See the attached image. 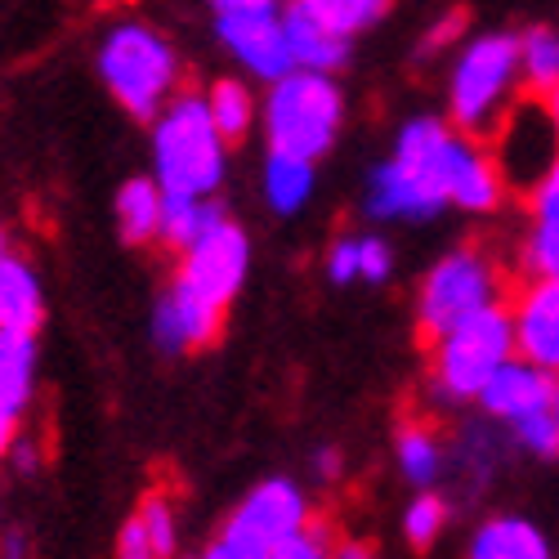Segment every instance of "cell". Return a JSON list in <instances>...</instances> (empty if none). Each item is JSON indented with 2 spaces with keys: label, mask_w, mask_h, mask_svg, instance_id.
Returning a JSON list of instances; mask_svg holds the SVG:
<instances>
[{
  "label": "cell",
  "mask_w": 559,
  "mask_h": 559,
  "mask_svg": "<svg viewBox=\"0 0 559 559\" xmlns=\"http://www.w3.org/2000/svg\"><path fill=\"white\" fill-rule=\"evenodd\" d=\"M452 121L416 117L399 130L394 157L367 175V215L371 219H435L448 202L443 189V148L452 139Z\"/></svg>",
  "instance_id": "cell-1"
},
{
  "label": "cell",
  "mask_w": 559,
  "mask_h": 559,
  "mask_svg": "<svg viewBox=\"0 0 559 559\" xmlns=\"http://www.w3.org/2000/svg\"><path fill=\"white\" fill-rule=\"evenodd\" d=\"M228 166V139L219 134L206 95H175L153 117V179L166 193L215 198Z\"/></svg>",
  "instance_id": "cell-2"
},
{
  "label": "cell",
  "mask_w": 559,
  "mask_h": 559,
  "mask_svg": "<svg viewBox=\"0 0 559 559\" xmlns=\"http://www.w3.org/2000/svg\"><path fill=\"white\" fill-rule=\"evenodd\" d=\"M524 85L520 72V36L510 32H488L475 36L452 63L448 81V121L465 134H475L479 144L492 139L501 126L506 108L515 104V90Z\"/></svg>",
  "instance_id": "cell-3"
},
{
  "label": "cell",
  "mask_w": 559,
  "mask_h": 559,
  "mask_svg": "<svg viewBox=\"0 0 559 559\" xmlns=\"http://www.w3.org/2000/svg\"><path fill=\"white\" fill-rule=\"evenodd\" d=\"M515 354V318L510 305L497 300L430 341V385L448 403H479L492 371Z\"/></svg>",
  "instance_id": "cell-4"
},
{
  "label": "cell",
  "mask_w": 559,
  "mask_h": 559,
  "mask_svg": "<svg viewBox=\"0 0 559 559\" xmlns=\"http://www.w3.org/2000/svg\"><path fill=\"white\" fill-rule=\"evenodd\" d=\"M264 134L269 148L277 153H296V157H328L341 121H345V95L332 81V72H309L292 68L287 76L269 81V99H264Z\"/></svg>",
  "instance_id": "cell-5"
},
{
  "label": "cell",
  "mask_w": 559,
  "mask_h": 559,
  "mask_svg": "<svg viewBox=\"0 0 559 559\" xmlns=\"http://www.w3.org/2000/svg\"><path fill=\"white\" fill-rule=\"evenodd\" d=\"M99 76L130 117L153 121L175 99L179 55L157 27L117 23V27H108V36L99 45Z\"/></svg>",
  "instance_id": "cell-6"
},
{
  "label": "cell",
  "mask_w": 559,
  "mask_h": 559,
  "mask_svg": "<svg viewBox=\"0 0 559 559\" xmlns=\"http://www.w3.org/2000/svg\"><path fill=\"white\" fill-rule=\"evenodd\" d=\"M309 501L292 479H264L247 492V501L224 520L215 542L206 546L211 559H283L287 542L309 524Z\"/></svg>",
  "instance_id": "cell-7"
},
{
  "label": "cell",
  "mask_w": 559,
  "mask_h": 559,
  "mask_svg": "<svg viewBox=\"0 0 559 559\" xmlns=\"http://www.w3.org/2000/svg\"><path fill=\"white\" fill-rule=\"evenodd\" d=\"M497 300H501V277L492 260L479 247H461L426 273L421 296H416V328H421L426 341H435L448 328H456L461 318H471Z\"/></svg>",
  "instance_id": "cell-8"
},
{
  "label": "cell",
  "mask_w": 559,
  "mask_h": 559,
  "mask_svg": "<svg viewBox=\"0 0 559 559\" xmlns=\"http://www.w3.org/2000/svg\"><path fill=\"white\" fill-rule=\"evenodd\" d=\"M488 144H492V162L506 179V189L533 193L537 183L550 175V166L559 162V130H555L546 95L510 104Z\"/></svg>",
  "instance_id": "cell-9"
},
{
  "label": "cell",
  "mask_w": 559,
  "mask_h": 559,
  "mask_svg": "<svg viewBox=\"0 0 559 559\" xmlns=\"http://www.w3.org/2000/svg\"><path fill=\"white\" fill-rule=\"evenodd\" d=\"M247 269H251V242L242 224H233L228 215H219L193 247L179 251V283L193 287L202 300L228 309L233 296L242 292L247 283Z\"/></svg>",
  "instance_id": "cell-10"
},
{
  "label": "cell",
  "mask_w": 559,
  "mask_h": 559,
  "mask_svg": "<svg viewBox=\"0 0 559 559\" xmlns=\"http://www.w3.org/2000/svg\"><path fill=\"white\" fill-rule=\"evenodd\" d=\"M215 32L224 40V50L260 81H277L296 68L292 45H287V27H283V10H273V14H215Z\"/></svg>",
  "instance_id": "cell-11"
},
{
  "label": "cell",
  "mask_w": 559,
  "mask_h": 559,
  "mask_svg": "<svg viewBox=\"0 0 559 559\" xmlns=\"http://www.w3.org/2000/svg\"><path fill=\"white\" fill-rule=\"evenodd\" d=\"M443 189H448L452 206L471 211V215H488L501 206L506 179H501L492 153L475 144V134L452 130L448 148H443Z\"/></svg>",
  "instance_id": "cell-12"
},
{
  "label": "cell",
  "mask_w": 559,
  "mask_h": 559,
  "mask_svg": "<svg viewBox=\"0 0 559 559\" xmlns=\"http://www.w3.org/2000/svg\"><path fill=\"white\" fill-rule=\"evenodd\" d=\"M219 318L224 309L202 300L193 287H183L179 277L166 287V296L153 309V341L166 354H189V349H206L219 336Z\"/></svg>",
  "instance_id": "cell-13"
},
{
  "label": "cell",
  "mask_w": 559,
  "mask_h": 559,
  "mask_svg": "<svg viewBox=\"0 0 559 559\" xmlns=\"http://www.w3.org/2000/svg\"><path fill=\"white\" fill-rule=\"evenodd\" d=\"M515 345L524 358L559 371V273H533V283L510 305Z\"/></svg>",
  "instance_id": "cell-14"
},
{
  "label": "cell",
  "mask_w": 559,
  "mask_h": 559,
  "mask_svg": "<svg viewBox=\"0 0 559 559\" xmlns=\"http://www.w3.org/2000/svg\"><path fill=\"white\" fill-rule=\"evenodd\" d=\"M550 399H555V371H546L542 362L515 354V358H506L492 371V381L479 394V407L492 416V421L515 426L520 416H533V412L550 407Z\"/></svg>",
  "instance_id": "cell-15"
},
{
  "label": "cell",
  "mask_w": 559,
  "mask_h": 559,
  "mask_svg": "<svg viewBox=\"0 0 559 559\" xmlns=\"http://www.w3.org/2000/svg\"><path fill=\"white\" fill-rule=\"evenodd\" d=\"M283 27H287V45H292V59L296 68L309 72H341L349 63V40L345 32H336L332 23H322L305 0H292L283 10Z\"/></svg>",
  "instance_id": "cell-16"
},
{
  "label": "cell",
  "mask_w": 559,
  "mask_h": 559,
  "mask_svg": "<svg viewBox=\"0 0 559 559\" xmlns=\"http://www.w3.org/2000/svg\"><path fill=\"white\" fill-rule=\"evenodd\" d=\"M45 318V287L27 255L0 251V332H36Z\"/></svg>",
  "instance_id": "cell-17"
},
{
  "label": "cell",
  "mask_w": 559,
  "mask_h": 559,
  "mask_svg": "<svg viewBox=\"0 0 559 559\" xmlns=\"http://www.w3.org/2000/svg\"><path fill=\"white\" fill-rule=\"evenodd\" d=\"M471 555L475 559H546L550 542L537 524H528L520 515H497V520L475 528Z\"/></svg>",
  "instance_id": "cell-18"
},
{
  "label": "cell",
  "mask_w": 559,
  "mask_h": 559,
  "mask_svg": "<svg viewBox=\"0 0 559 559\" xmlns=\"http://www.w3.org/2000/svg\"><path fill=\"white\" fill-rule=\"evenodd\" d=\"M162 206L166 189L157 179H130L117 193V228L130 247H148L162 238Z\"/></svg>",
  "instance_id": "cell-19"
},
{
  "label": "cell",
  "mask_w": 559,
  "mask_h": 559,
  "mask_svg": "<svg viewBox=\"0 0 559 559\" xmlns=\"http://www.w3.org/2000/svg\"><path fill=\"white\" fill-rule=\"evenodd\" d=\"M309 198H313V162L269 148V157H264V202L277 215H296Z\"/></svg>",
  "instance_id": "cell-20"
},
{
  "label": "cell",
  "mask_w": 559,
  "mask_h": 559,
  "mask_svg": "<svg viewBox=\"0 0 559 559\" xmlns=\"http://www.w3.org/2000/svg\"><path fill=\"white\" fill-rule=\"evenodd\" d=\"M228 215L215 198H189V193H166V206H162V242L183 251V247H193L202 233Z\"/></svg>",
  "instance_id": "cell-21"
},
{
  "label": "cell",
  "mask_w": 559,
  "mask_h": 559,
  "mask_svg": "<svg viewBox=\"0 0 559 559\" xmlns=\"http://www.w3.org/2000/svg\"><path fill=\"white\" fill-rule=\"evenodd\" d=\"M206 104H211V117H215V126H219V134L228 139V144H242V139L255 130L260 104L238 76H219L206 90Z\"/></svg>",
  "instance_id": "cell-22"
},
{
  "label": "cell",
  "mask_w": 559,
  "mask_h": 559,
  "mask_svg": "<svg viewBox=\"0 0 559 559\" xmlns=\"http://www.w3.org/2000/svg\"><path fill=\"white\" fill-rule=\"evenodd\" d=\"M0 390L19 407L32 403L36 390V332H0Z\"/></svg>",
  "instance_id": "cell-23"
},
{
  "label": "cell",
  "mask_w": 559,
  "mask_h": 559,
  "mask_svg": "<svg viewBox=\"0 0 559 559\" xmlns=\"http://www.w3.org/2000/svg\"><path fill=\"white\" fill-rule=\"evenodd\" d=\"M394 456H399V475L412 488H430L443 475V448L426 426H403L399 443H394Z\"/></svg>",
  "instance_id": "cell-24"
},
{
  "label": "cell",
  "mask_w": 559,
  "mask_h": 559,
  "mask_svg": "<svg viewBox=\"0 0 559 559\" xmlns=\"http://www.w3.org/2000/svg\"><path fill=\"white\" fill-rule=\"evenodd\" d=\"M520 72L533 95H550L559 85V32L533 27L520 36Z\"/></svg>",
  "instance_id": "cell-25"
},
{
  "label": "cell",
  "mask_w": 559,
  "mask_h": 559,
  "mask_svg": "<svg viewBox=\"0 0 559 559\" xmlns=\"http://www.w3.org/2000/svg\"><path fill=\"white\" fill-rule=\"evenodd\" d=\"M305 5H309L322 23H332L336 32L358 36V32H367L371 23H381V14L390 10V0H305Z\"/></svg>",
  "instance_id": "cell-26"
},
{
  "label": "cell",
  "mask_w": 559,
  "mask_h": 559,
  "mask_svg": "<svg viewBox=\"0 0 559 559\" xmlns=\"http://www.w3.org/2000/svg\"><path fill=\"white\" fill-rule=\"evenodd\" d=\"M443 524H448V501L435 497V492H421V497L407 506V515H403V533H407V542L416 550L435 546V537L443 533Z\"/></svg>",
  "instance_id": "cell-27"
},
{
  "label": "cell",
  "mask_w": 559,
  "mask_h": 559,
  "mask_svg": "<svg viewBox=\"0 0 559 559\" xmlns=\"http://www.w3.org/2000/svg\"><path fill=\"white\" fill-rule=\"evenodd\" d=\"M510 435H515V443L542 461H555L559 456V421H555V412L542 407L533 416H520L515 426H510Z\"/></svg>",
  "instance_id": "cell-28"
},
{
  "label": "cell",
  "mask_w": 559,
  "mask_h": 559,
  "mask_svg": "<svg viewBox=\"0 0 559 559\" xmlns=\"http://www.w3.org/2000/svg\"><path fill=\"white\" fill-rule=\"evenodd\" d=\"M139 520H144L157 555H175V546H179V520H175V506L162 492L144 497V506H139Z\"/></svg>",
  "instance_id": "cell-29"
},
{
  "label": "cell",
  "mask_w": 559,
  "mask_h": 559,
  "mask_svg": "<svg viewBox=\"0 0 559 559\" xmlns=\"http://www.w3.org/2000/svg\"><path fill=\"white\" fill-rule=\"evenodd\" d=\"M390 273H394V251L385 238H358V277L362 283H390Z\"/></svg>",
  "instance_id": "cell-30"
},
{
  "label": "cell",
  "mask_w": 559,
  "mask_h": 559,
  "mask_svg": "<svg viewBox=\"0 0 559 559\" xmlns=\"http://www.w3.org/2000/svg\"><path fill=\"white\" fill-rule=\"evenodd\" d=\"M322 555H336V542H332V528L322 520H309L283 550V559H322Z\"/></svg>",
  "instance_id": "cell-31"
},
{
  "label": "cell",
  "mask_w": 559,
  "mask_h": 559,
  "mask_svg": "<svg viewBox=\"0 0 559 559\" xmlns=\"http://www.w3.org/2000/svg\"><path fill=\"white\" fill-rule=\"evenodd\" d=\"M524 264H528V273H559V228L533 224L528 247H524Z\"/></svg>",
  "instance_id": "cell-32"
},
{
  "label": "cell",
  "mask_w": 559,
  "mask_h": 559,
  "mask_svg": "<svg viewBox=\"0 0 559 559\" xmlns=\"http://www.w3.org/2000/svg\"><path fill=\"white\" fill-rule=\"evenodd\" d=\"M533 198V224L537 228H559V162L550 166V175L528 193Z\"/></svg>",
  "instance_id": "cell-33"
},
{
  "label": "cell",
  "mask_w": 559,
  "mask_h": 559,
  "mask_svg": "<svg viewBox=\"0 0 559 559\" xmlns=\"http://www.w3.org/2000/svg\"><path fill=\"white\" fill-rule=\"evenodd\" d=\"M328 277H332L336 287L358 283V238H341V242H332V251H328Z\"/></svg>",
  "instance_id": "cell-34"
},
{
  "label": "cell",
  "mask_w": 559,
  "mask_h": 559,
  "mask_svg": "<svg viewBox=\"0 0 559 559\" xmlns=\"http://www.w3.org/2000/svg\"><path fill=\"white\" fill-rule=\"evenodd\" d=\"M117 555H126V559H157V550H153V537H148V528H144V520H126L121 524V537H117Z\"/></svg>",
  "instance_id": "cell-35"
},
{
  "label": "cell",
  "mask_w": 559,
  "mask_h": 559,
  "mask_svg": "<svg viewBox=\"0 0 559 559\" xmlns=\"http://www.w3.org/2000/svg\"><path fill=\"white\" fill-rule=\"evenodd\" d=\"M23 412H27V407H19L5 390H0V461H10V448H14V439H19Z\"/></svg>",
  "instance_id": "cell-36"
},
{
  "label": "cell",
  "mask_w": 559,
  "mask_h": 559,
  "mask_svg": "<svg viewBox=\"0 0 559 559\" xmlns=\"http://www.w3.org/2000/svg\"><path fill=\"white\" fill-rule=\"evenodd\" d=\"M215 14H273L277 0H211Z\"/></svg>",
  "instance_id": "cell-37"
},
{
  "label": "cell",
  "mask_w": 559,
  "mask_h": 559,
  "mask_svg": "<svg viewBox=\"0 0 559 559\" xmlns=\"http://www.w3.org/2000/svg\"><path fill=\"white\" fill-rule=\"evenodd\" d=\"M461 27H465V19H461V14H448L443 23H435V27H430V36H426V55H430V50H443V45H452Z\"/></svg>",
  "instance_id": "cell-38"
},
{
  "label": "cell",
  "mask_w": 559,
  "mask_h": 559,
  "mask_svg": "<svg viewBox=\"0 0 559 559\" xmlns=\"http://www.w3.org/2000/svg\"><path fill=\"white\" fill-rule=\"evenodd\" d=\"M336 471H341V452H336V448H318V452H313V475H318V479H332Z\"/></svg>",
  "instance_id": "cell-39"
},
{
  "label": "cell",
  "mask_w": 559,
  "mask_h": 559,
  "mask_svg": "<svg viewBox=\"0 0 559 559\" xmlns=\"http://www.w3.org/2000/svg\"><path fill=\"white\" fill-rule=\"evenodd\" d=\"M10 461L19 465V471H36L40 452H36V443H27V439H14V448H10Z\"/></svg>",
  "instance_id": "cell-40"
},
{
  "label": "cell",
  "mask_w": 559,
  "mask_h": 559,
  "mask_svg": "<svg viewBox=\"0 0 559 559\" xmlns=\"http://www.w3.org/2000/svg\"><path fill=\"white\" fill-rule=\"evenodd\" d=\"M546 104H550V117H555V130H559V85H555L550 95H546Z\"/></svg>",
  "instance_id": "cell-41"
},
{
  "label": "cell",
  "mask_w": 559,
  "mask_h": 559,
  "mask_svg": "<svg viewBox=\"0 0 559 559\" xmlns=\"http://www.w3.org/2000/svg\"><path fill=\"white\" fill-rule=\"evenodd\" d=\"M550 412H555V421H559V371H555V399H550Z\"/></svg>",
  "instance_id": "cell-42"
},
{
  "label": "cell",
  "mask_w": 559,
  "mask_h": 559,
  "mask_svg": "<svg viewBox=\"0 0 559 559\" xmlns=\"http://www.w3.org/2000/svg\"><path fill=\"white\" fill-rule=\"evenodd\" d=\"M0 251H5V233H0Z\"/></svg>",
  "instance_id": "cell-43"
}]
</instances>
